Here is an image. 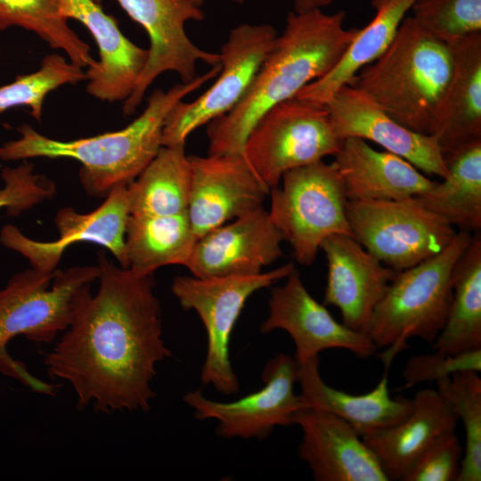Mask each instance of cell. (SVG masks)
<instances>
[{
  "label": "cell",
  "mask_w": 481,
  "mask_h": 481,
  "mask_svg": "<svg viewBox=\"0 0 481 481\" xmlns=\"http://www.w3.org/2000/svg\"><path fill=\"white\" fill-rule=\"evenodd\" d=\"M449 45L452 73L434 135L443 152L481 139V32Z\"/></svg>",
  "instance_id": "obj_25"
},
{
  "label": "cell",
  "mask_w": 481,
  "mask_h": 481,
  "mask_svg": "<svg viewBox=\"0 0 481 481\" xmlns=\"http://www.w3.org/2000/svg\"><path fill=\"white\" fill-rule=\"evenodd\" d=\"M302 430L298 456L316 481H388L373 452L345 420L302 408L293 419Z\"/></svg>",
  "instance_id": "obj_20"
},
{
  "label": "cell",
  "mask_w": 481,
  "mask_h": 481,
  "mask_svg": "<svg viewBox=\"0 0 481 481\" xmlns=\"http://www.w3.org/2000/svg\"><path fill=\"white\" fill-rule=\"evenodd\" d=\"M220 70L221 65L211 67L188 83L175 85L167 91L155 90L142 114L118 131L60 141L24 124L18 129L19 139L0 147V159H73L81 164L79 180L86 192L91 197L105 199L114 187L133 182L158 154L163 146L165 121L174 106L216 77Z\"/></svg>",
  "instance_id": "obj_3"
},
{
  "label": "cell",
  "mask_w": 481,
  "mask_h": 481,
  "mask_svg": "<svg viewBox=\"0 0 481 481\" xmlns=\"http://www.w3.org/2000/svg\"><path fill=\"white\" fill-rule=\"evenodd\" d=\"M469 232H456L440 253L396 273L371 317L367 335L386 368L412 338L433 344L443 330L452 301V273L468 247Z\"/></svg>",
  "instance_id": "obj_5"
},
{
  "label": "cell",
  "mask_w": 481,
  "mask_h": 481,
  "mask_svg": "<svg viewBox=\"0 0 481 481\" xmlns=\"http://www.w3.org/2000/svg\"><path fill=\"white\" fill-rule=\"evenodd\" d=\"M452 301L444 326L432 344L454 355L481 349V234L476 232L452 273Z\"/></svg>",
  "instance_id": "obj_29"
},
{
  "label": "cell",
  "mask_w": 481,
  "mask_h": 481,
  "mask_svg": "<svg viewBox=\"0 0 481 481\" xmlns=\"http://www.w3.org/2000/svg\"><path fill=\"white\" fill-rule=\"evenodd\" d=\"M416 0H371L374 18L358 31L333 69L313 81L296 97L325 105L334 94L348 86L365 66L378 59L394 40L397 30Z\"/></svg>",
  "instance_id": "obj_26"
},
{
  "label": "cell",
  "mask_w": 481,
  "mask_h": 481,
  "mask_svg": "<svg viewBox=\"0 0 481 481\" xmlns=\"http://www.w3.org/2000/svg\"><path fill=\"white\" fill-rule=\"evenodd\" d=\"M333 0H294V12H306L330 5Z\"/></svg>",
  "instance_id": "obj_38"
},
{
  "label": "cell",
  "mask_w": 481,
  "mask_h": 481,
  "mask_svg": "<svg viewBox=\"0 0 481 481\" xmlns=\"http://www.w3.org/2000/svg\"><path fill=\"white\" fill-rule=\"evenodd\" d=\"M411 10L423 29L447 45L481 32V0H416Z\"/></svg>",
  "instance_id": "obj_34"
},
{
  "label": "cell",
  "mask_w": 481,
  "mask_h": 481,
  "mask_svg": "<svg viewBox=\"0 0 481 481\" xmlns=\"http://www.w3.org/2000/svg\"><path fill=\"white\" fill-rule=\"evenodd\" d=\"M452 67L450 45L408 16L387 50L348 86L406 128L434 135Z\"/></svg>",
  "instance_id": "obj_4"
},
{
  "label": "cell",
  "mask_w": 481,
  "mask_h": 481,
  "mask_svg": "<svg viewBox=\"0 0 481 481\" xmlns=\"http://www.w3.org/2000/svg\"><path fill=\"white\" fill-rule=\"evenodd\" d=\"M191 184L187 214L198 238L264 207L270 193L243 154L188 156Z\"/></svg>",
  "instance_id": "obj_16"
},
{
  "label": "cell",
  "mask_w": 481,
  "mask_h": 481,
  "mask_svg": "<svg viewBox=\"0 0 481 481\" xmlns=\"http://www.w3.org/2000/svg\"><path fill=\"white\" fill-rule=\"evenodd\" d=\"M345 18L343 10L289 12L244 96L208 124V154H243L245 141L263 114L329 73L358 31L345 29Z\"/></svg>",
  "instance_id": "obj_2"
},
{
  "label": "cell",
  "mask_w": 481,
  "mask_h": 481,
  "mask_svg": "<svg viewBox=\"0 0 481 481\" xmlns=\"http://www.w3.org/2000/svg\"><path fill=\"white\" fill-rule=\"evenodd\" d=\"M353 237L382 264L399 272L438 253L455 228L417 197L391 200H348Z\"/></svg>",
  "instance_id": "obj_10"
},
{
  "label": "cell",
  "mask_w": 481,
  "mask_h": 481,
  "mask_svg": "<svg viewBox=\"0 0 481 481\" xmlns=\"http://www.w3.org/2000/svg\"><path fill=\"white\" fill-rule=\"evenodd\" d=\"M191 168L184 144L162 146L127 185L129 214L166 216L187 212Z\"/></svg>",
  "instance_id": "obj_30"
},
{
  "label": "cell",
  "mask_w": 481,
  "mask_h": 481,
  "mask_svg": "<svg viewBox=\"0 0 481 481\" xmlns=\"http://www.w3.org/2000/svg\"><path fill=\"white\" fill-rule=\"evenodd\" d=\"M99 266H75L43 273L34 268L13 275L0 289V372L35 392L53 395L54 386L31 375L7 352L13 338L48 344L71 320L80 289L98 279Z\"/></svg>",
  "instance_id": "obj_6"
},
{
  "label": "cell",
  "mask_w": 481,
  "mask_h": 481,
  "mask_svg": "<svg viewBox=\"0 0 481 481\" xmlns=\"http://www.w3.org/2000/svg\"><path fill=\"white\" fill-rule=\"evenodd\" d=\"M325 107L341 139L371 141L426 175L442 179L447 175L443 151L434 135H421L402 126L359 89L342 86Z\"/></svg>",
  "instance_id": "obj_18"
},
{
  "label": "cell",
  "mask_w": 481,
  "mask_h": 481,
  "mask_svg": "<svg viewBox=\"0 0 481 481\" xmlns=\"http://www.w3.org/2000/svg\"><path fill=\"white\" fill-rule=\"evenodd\" d=\"M443 155L447 175L417 198L454 228L477 232L481 228V139Z\"/></svg>",
  "instance_id": "obj_27"
},
{
  "label": "cell",
  "mask_w": 481,
  "mask_h": 481,
  "mask_svg": "<svg viewBox=\"0 0 481 481\" xmlns=\"http://www.w3.org/2000/svg\"><path fill=\"white\" fill-rule=\"evenodd\" d=\"M283 240L262 207L200 238L185 266L199 278L257 274L282 256Z\"/></svg>",
  "instance_id": "obj_17"
},
{
  "label": "cell",
  "mask_w": 481,
  "mask_h": 481,
  "mask_svg": "<svg viewBox=\"0 0 481 481\" xmlns=\"http://www.w3.org/2000/svg\"><path fill=\"white\" fill-rule=\"evenodd\" d=\"M278 36L269 24L243 23L232 29L219 55L221 70L212 86L190 102H178L169 112L162 145L185 144L197 128L226 114L241 100Z\"/></svg>",
  "instance_id": "obj_11"
},
{
  "label": "cell",
  "mask_w": 481,
  "mask_h": 481,
  "mask_svg": "<svg viewBox=\"0 0 481 481\" xmlns=\"http://www.w3.org/2000/svg\"><path fill=\"white\" fill-rule=\"evenodd\" d=\"M332 164L344 183L347 200H391L421 196L436 184L404 159L373 149L367 141L343 140Z\"/></svg>",
  "instance_id": "obj_22"
},
{
  "label": "cell",
  "mask_w": 481,
  "mask_h": 481,
  "mask_svg": "<svg viewBox=\"0 0 481 481\" xmlns=\"http://www.w3.org/2000/svg\"><path fill=\"white\" fill-rule=\"evenodd\" d=\"M86 79L82 68L63 56L46 55L37 71L18 76L12 82L0 86V113L13 107L27 106L32 117L40 121L44 100L50 92Z\"/></svg>",
  "instance_id": "obj_33"
},
{
  "label": "cell",
  "mask_w": 481,
  "mask_h": 481,
  "mask_svg": "<svg viewBox=\"0 0 481 481\" xmlns=\"http://www.w3.org/2000/svg\"><path fill=\"white\" fill-rule=\"evenodd\" d=\"M437 391L461 420L466 444L457 481L481 480V379L463 371L436 381Z\"/></svg>",
  "instance_id": "obj_32"
},
{
  "label": "cell",
  "mask_w": 481,
  "mask_h": 481,
  "mask_svg": "<svg viewBox=\"0 0 481 481\" xmlns=\"http://www.w3.org/2000/svg\"><path fill=\"white\" fill-rule=\"evenodd\" d=\"M298 368L294 357L278 354L265 364V385L258 391L232 402H217L195 390L185 394L183 401L197 419L216 420L220 436L264 439L275 427L294 424L296 412L304 408L294 390Z\"/></svg>",
  "instance_id": "obj_13"
},
{
  "label": "cell",
  "mask_w": 481,
  "mask_h": 481,
  "mask_svg": "<svg viewBox=\"0 0 481 481\" xmlns=\"http://www.w3.org/2000/svg\"><path fill=\"white\" fill-rule=\"evenodd\" d=\"M320 249L328 265L324 304L339 310L346 327L367 334L373 313L397 272L350 235H330Z\"/></svg>",
  "instance_id": "obj_19"
},
{
  "label": "cell",
  "mask_w": 481,
  "mask_h": 481,
  "mask_svg": "<svg viewBox=\"0 0 481 481\" xmlns=\"http://www.w3.org/2000/svg\"><path fill=\"white\" fill-rule=\"evenodd\" d=\"M99 288L78 292L68 328L44 363L69 383L77 405L95 411L148 412L159 363L171 356L153 274L140 275L98 255Z\"/></svg>",
  "instance_id": "obj_1"
},
{
  "label": "cell",
  "mask_w": 481,
  "mask_h": 481,
  "mask_svg": "<svg viewBox=\"0 0 481 481\" xmlns=\"http://www.w3.org/2000/svg\"><path fill=\"white\" fill-rule=\"evenodd\" d=\"M196 5L200 7L206 0H192ZM231 2L236 3V4H242L244 0H229Z\"/></svg>",
  "instance_id": "obj_39"
},
{
  "label": "cell",
  "mask_w": 481,
  "mask_h": 481,
  "mask_svg": "<svg viewBox=\"0 0 481 481\" xmlns=\"http://www.w3.org/2000/svg\"><path fill=\"white\" fill-rule=\"evenodd\" d=\"M463 371H481V349L451 355L439 351L412 357L403 371L404 387L419 383L437 381Z\"/></svg>",
  "instance_id": "obj_37"
},
{
  "label": "cell",
  "mask_w": 481,
  "mask_h": 481,
  "mask_svg": "<svg viewBox=\"0 0 481 481\" xmlns=\"http://www.w3.org/2000/svg\"><path fill=\"white\" fill-rule=\"evenodd\" d=\"M129 215L127 185L120 184L92 212L82 214L68 207L59 210L54 218L57 240H36L16 226L6 224L0 232V242L22 255L32 268L43 273L54 272L64 251L77 242H92L107 249L121 267L128 268L125 231Z\"/></svg>",
  "instance_id": "obj_14"
},
{
  "label": "cell",
  "mask_w": 481,
  "mask_h": 481,
  "mask_svg": "<svg viewBox=\"0 0 481 481\" xmlns=\"http://www.w3.org/2000/svg\"><path fill=\"white\" fill-rule=\"evenodd\" d=\"M387 369L372 390L351 395L326 384L320 373V358L313 357L298 368L297 382L303 406L338 417L361 436L392 427L410 414L412 399L390 396Z\"/></svg>",
  "instance_id": "obj_24"
},
{
  "label": "cell",
  "mask_w": 481,
  "mask_h": 481,
  "mask_svg": "<svg viewBox=\"0 0 481 481\" xmlns=\"http://www.w3.org/2000/svg\"><path fill=\"white\" fill-rule=\"evenodd\" d=\"M452 404L437 391L419 390L410 414L397 424L362 437L388 480H401L416 459L440 436L455 431Z\"/></svg>",
  "instance_id": "obj_23"
},
{
  "label": "cell",
  "mask_w": 481,
  "mask_h": 481,
  "mask_svg": "<svg viewBox=\"0 0 481 481\" xmlns=\"http://www.w3.org/2000/svg\"><path fill=\"white\" fill-rule=\"evenodd\" d=\"M463 449L453 432L437 437L411 465L403 481H457Z\"/></svg>",
  "instance_id": "obj_36"
},
{
  "label": "cell",
  "mask_w": 481,
  "mask_h": 481,
  "mask_svg": "<svg viewBox=\"0 0 481 481\" xmlns=\"http://www.w3.org/2000/svg\"><path fill=\"white\" fill-rule=\"evenodd\" d=\"M285 279L283 285L273 288L268 315L259 330L263 334L286 331L294 342L298 364L328 349H345L362 359L377 353L378 347L367 334L338 322L310 295L296 268Z\"/></svg>",
  "instance_id": "obj_15"
},
{
  "label": "cell",
  "mask_w": 481,
  "mask_h": 481,
  "mask_svg": "<svg viewBox=\"0 0 481 481\" xmlns=\"http://www.w3.org/2000/svg\"><path fill=\"white\" fill-rule=\"evenodd\" d=\"M1 177L4 185L0 188V208H4L11 216H18L56 193L54 183L35 173L31 163L5 167Z\"/></svg>",
  "instance_id": "obj_35"
},
{
  "label": "cell",
  "mask_w": 481,
  "mask_h": 481,
  "mask_svg": "<svg viewBox=\"0 0 481 481\" xmlns=\"http://www.w3.org/2000/svg\"><path fill=\"white\" fill-rule=\"evenodd\" d=\"M20 27L34 32L52 48L62 50L79 68L94 63L89 45L68 25L61 0H0V30Z\"/></svg>",
  "instance_id": "obj_31"
},
{
  "label": "cell",
  "mask_w": 481,
  "mask_h": 481,
  "mask_svg": "<svg viewBox=\"0 0 481 481\" xmlns=\"http://www.w3.org/2000/svg\"><path fill=\"white\" fill-rule=\"evenodd\" d=\"M61 12L81 22L98 46L100 60L86 71V92L101 101H126L146 65L148 49L125 37L98 0H61Z\"/></svg>",
  "instance_id": "obj_21"
},
{
  "label": "cell",
  "mask_w": 481,
  "mask_h": 481,
  "mask_svg": "<svg viewBox=\"0 0 481 481\" xmlns=\"http://www.w3.org/2000/svg\"><path fill=\"white\" fill-rule=\"evenodd\" d=\"M197 240L187 212L129 215L125 231L128 268L137 274L150 275L165 265L185 266Z\"/></svg>",
  "instance_id": "obj_28"
},
{
  "label": "cell",
  "mask_w": 481,
  "mask_h": 481,
  "mask_svg": "<svg viewBox=\"0 0 481 481\" xmlns=\"http://www.w3.org/2000/svg\"><path fill=\"white\" fill-rule=\"evenodd\" d=\"M270 190L269 216L303 265L314 263L322 242L333 234L353 236L344 183L323 160L286 172Z\"/></svg>",
  "instance_id": "obj_7"
},
{
  "label": "cell",
  "mask_w": 481,
  "mask_h": 481,
  "mask_svg": "<svg viewBox=\"0 0 481 481\" xmlns=\"http://www.w3.org/2000/svg\"><path fill=\"white\" fill-rule=\"evenodd\" d=\"M293 263L253 275L214 278L176 276L171 290L185 310H193L207 334V353L200 379L226 395L239 391L240 384L230 360L231 335L245 303L256 291L286 278Z\"/></svg>",
  "instance_id": "obj_9"
},
{
  "label": "cell",
  "mask_w": 481,
  "mask_h": 481,
  "mask_svg": "<svg viewBox=\"0 0 481 481\" xmlns=\"http://www.w3.org/2000/svg\"><path fill=\"white\" fill-rule=\"evenodd\" d=\"M342 143L325 105L295 96L262 115L245 141L243 156L271 190L286 172L335 155Z\"/></svg>",
  "instance_id": "obj_8"
},
{
  "label": "cell",
  "mask_w": 481,
  "mask_h": 481,
  "mask_svg": "<svg viewBox=\"0 0 481 481\" xmlns=\"http://www.w3.org/2000/svg\"><path fill=\"white\" fill-rule=\"evenodd\" d=\"M117 1L127 15L145 29L150 39L146 65L133 93L124 101L126 115L135 112L147 89L162 73L175 72L183 83H188L196 77L198 61L211 67L221 65L219 53L199 48L186 34V22L204 19L200 7L192 0Z\"/></svg>",
  "instance_id": "obj_12"
}]
</instances>
